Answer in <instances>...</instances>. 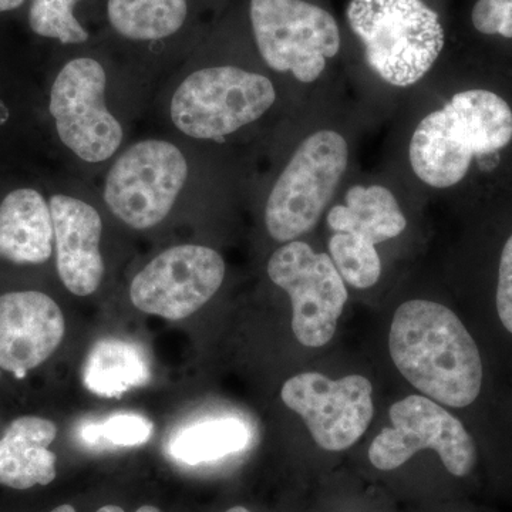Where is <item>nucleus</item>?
<instances>
[{
  "instance_id": "nucleus-1",
  "label": "nucleus",
  "mask_w": 512,
  "mask_h": 512,
  "mask_svg": "<svg viewBox=\"0 0 512 512\" xmlns=\"http://www.w3.org/2000/svg\"><path fill=\"white\" fill-rule=\"evenodd\" d=\"M389 349L399 372L429 399L456 409L476 402L483 384L480 350L447 306L404 302L394 312Z\"/></svg>"
},
{
  "instance_id": "nucleus-2",
  "label": "nucleus",
  "mask_w": 512,
  "mask_h": 512,
  "mask_svg": "<svg viewBox=\"0 0 512 512\" xmlns=\"http://www.w3.org/2000/svg\"><path fill=\"white\" fill-rule=\"evenodd\" d=\"M511 140L510 104L490 90H466L420 121L410 165L424 184L444 190L466 177L474 157L497 153Z\"/></svg>"
},
{
  "instance_id": "nucleus-3",
  "label": "nucleus",
  "mask_w": 512,
  "mask_h": 512,
  "mask_svg": "<svg viewBox=\"0 0 512 512\" xmlns=\"http://www.w3.org/2000/svg\"><path fill=\"white\" fill-rule=\"evenodd\" d=\"M346 18L370 69L394 87L420 82L446 40L439 15L423 0H350Z\"/></svg>"
},
{
  "instance_id": "nucleus-4",
  "label": "nucleus",
  "mask_w": 512,
  "mask_h": 512,
  "mask_svg": "<svg viewBox=\"0 0 512 512\" xmlns=\"http://www.w3.org/2000/svg\"><path fill=\"white\" fill-rule=\"evenodd\" d=\"M275 101L274 83L264 74L237 66L204 67L177 87L170 117L185 136L220 141L264 117Z\"/></svg>"
},
{
  "instance_id": "nucleus-5",
  "label": "nucleus",
  "mask_w": 512,
  "mask_h": 512,
  "mask_svg": "<svg viewBox=\"0 0 512 512\" xmlns=\"http://www.w3.org/2000/svg\"><path fill=\"white\" fill-rule=\"evenodd\" d=\"M349 164V146L338 131L305 138L272 187L265 225L275 241L291 242L318 224Z\"/></svg>"
},
{
  "instance_id": "nucleus-6",
  "label": "nucleus",
  "mask_w": 512,
  "mask_h": 512,
  "mask_svg": "<svg viewBox=\"0 0 512 512\" xmlns=\"http://www.w3.org/2000/svg\"><path fill=\"white\" fill-rule=\"evenodd\" d=\"M188 175L187 157L174 143L161 138L137 141L111 164L104 202L128 227L154 228L173 211Z\"/></svg>"
},
{
  "instance_id": "nucleus-7",
  "label": "nucleus",
  "mask_w": 512,
  "mask_h": 512,
  "mask_svg": "<svg viewBox=\"0 0 512 512\" xmlns=\"http://www.w3.org/2000/svg\"><path fill=\"white\" fill-rule=\"evenodd\" d=\"M249 18L259 55L278 73L312 83L339 53L335 18L305 0H251Z\"/></svg>"
},
{
  "instance_id": "nucleus-8",
  "label": "nucleus",
  "mask_w": 512,
  "mask_h": 512,
  "mask_svg": "<svg viewBox=\"0 0 512 512\" xmlns=\"http://www.w3.org/2000/svg\"><path fill=\"white\" fill-rule=\"evenodd\" d=\"M107 74L93 57L64 64L50 90L49 110L57 136L90 164L110 160L124 140L123 126L106 104Z\"/></svg>"
},
{
  "instance_id": "nucleus-9",
  "label": "nucleus",
  "mask_w": 512,
  "mask_h": 512,
  "mask_svg": "<svg viewBox=\"0 0 512 512\" xmlns=\"http://www.w3.org/2000/svg\"><path fill=\"white\" fill-rule=\"evenodd\" d=\"M268 276L291 298L295 338L308 348L329 343L349 298L329 254H318L298 239L286 242L269 258Z\"/></svg>"
},
{
  "instance_id": "nucleus-10",
  "label": "nucleus",
  "mask_w": 512,
  "mask_h": 512,
  "mask_svg": "<svg viewBox=\"0 0 512 512\" xmlns=\"http://www.w3.org/2000/svg\"><path fill=\"white\" fill-rule=\"evenodd\" d=\"M392 427L383 429L369 448L377 470L402 467L417 451L439 454L448 473L466 477L477 463V447L460 420L429 397L409 396L389 410Z\"/></svg>"
},
{
  "instance_id": "nucleus-11",
  "label": "nucleus",
  "mask_w": 512,
  "mask_h": 512,
  "mask_svg": "<svg viewBox=\"0 0 512 512\" xmlns=\"http://www.w3.org/2000/svg\"><path fill=\"white\" fill-rule=\"evenodd\" d=\"M224 258L202 245H178L161 252L141 269L130 286L138 311L164 319L181 320L201 309L220 291Z\"/></svg>"
},
{
  "instance_id": "nucleus-12",
  "label": "nucleus",
  "mask_w": 512,
  "mask_h": 512,
  "mask_svg": "<svg viewBox=\"0 0 512 512\" xmlns=\"http://www.w3.org/2000/svg\"><path fill=\"white\" fill-rule=\"evenodd\" d=\"M372 394L365 376L332 380L315 372L291 377L281 390L282 402L302 417L326 451L348 450L366 433L375 414Z\"/></svg>"
},
{
  "instance_id": "nucleus-13",
  "label": "nucleus",
  "mask_w": 512,
  "mask_h": 512,
  "mask_svg": "<svg viewBox=\"0 0 512 512\" xmlns=\"http://www.w3.org/2000/svg\"><path fill=\"white\" fill-rule=\"evenodd\" d=\"M64 330L62 309L46 293L0 296V369L23 379L56 352Z\"/></svg>"
},
{
  "instance_id": "nucleus-14",
  "label": "nucleus",
  "mask_w": 512,
  "mask_h": 512,
  "mask_svg": "<svg viewBox=\"0 0 512 512\" xmlns=\"http://www.w3.org/2000/svg\"><path fill=\"white\" fill-rule=\"evenodd\" d=\"M49 205L60 279L73 295H92L104 276L99 211L89 202L64 194L52 195Z\"/></svg>"
},
{
  "instance_id": "nucleus-15",
  "label": "nucleus",
  "mask_w": 512,
  "mask_h": 512,
  "mask_svg": "<svg viewBox=\"0 0 512 512\" xmlns=\"http://www.w3.org/2000/svg\"><path fill=\"white\" fill-rule=\"evenodd\" d=\"M55 244L49 202L33 188L9 192L0 202V258L18 265L49 261Z\"/></svg>"
},
{
  "instance_id": "nucleus-16",
  "label": "nucleus",
  "mask_w": 512,
  "mask_h": 512,
  "mask_svg": "<svg viewBox=\"0 0 512 512\" xmlns=\"http://www.w3.org/2000/svg\"><path fill=\"white\" fill-rule=\"evenodd\" d=\"M57 427L42 417L13 421L0 439V484L15 490L47 485L56 478V454L49 450Z\"/></svg>"
},
{
  "instance_id": "nucleus-17",
  "label": "nucleus",
  "mask_w": 512,
  "mask_h": 512,
  "mask_svg": "<svg viewBox=\"0 0 512 512\" xmlns=\"http://www.w3.org/2000/svg\"><path fill=\"white\" fill-rule=\"evenodd\" d=\"M326 224L332 232L348 234L373 247L399 237L407 228L399 201L383 185H353L345 202L330 208Z\"/></svg>"
},
{
  "instance_id": "nucleus-18",
  "label": "nucleus",
  "mask_w": 512,
  "mask_h": 512,
  "mask_svg": "<svg viewBox=\"0 0 512 512\" xmlns=\"http://www.w3.org/2000/svg\"><path fill=\"white\" fill-rule=\"evenodd\" d=\"M150 379L146 352L128 340H99L83 367V382L97 396L117 399L128 390L146 386Z\"/></svg>"
},
{
  "instance_id": "nucleus-19",
  "label": "nucleus",
  "mask_w": 512,
  "mask_h": 512,
  "mask_svg": "<svg viewBox=\"0 0 512 512\" xmlns=\"http://www.w3.org/2000/svg\"><path fill=\"white\" fill-rule=\"evenodd\" d=\"M187 0H109L107 18L114 32L134 42H158L180 32Z\"/></svg>"
},
{
  "instance_id": "nucleus-20",
  "label": "nucleus",
  "mask_w": 512,
  "mask_h": 512,
  "mask_svg": "<svg viewBox=\"0 0 512 512\" xmlns=\"http://www.w3.org/2000/svg\"><path fill=\"white\" fill-rule=\"evenodd\" d=\"M251 433L238 419H211L192 424L177 434L170 444V453L184 464L208 463L238 453L248 446Z\"/></svg>"
},
{
  "instance_id": "nucleus-21",
  "label": "nucleus",
  "mask_w": 512,
  "mask_h": 512,
  "mask_svg": "<svg viewBox=\"0 0 512 512\" xmlns=\"http://www.w3.org/2000/svg\"><path fill=\"white\" fill-rule=\"evenodd\" d=\"M329 256L338 268L345 284L356 289L372 288L382 275V262L376 247L332 232L328 241Z\"/></svg>"
},
{
  "instance_id": "nucleus-22",
  "label": "nucleus",
  "mask_w": 512,
  "mask_h": 512,
  "mask_svg": "<svg viewBox=\"0 0 512 512\" xmlns=\"http://www.w3.org/2000/svg\"><path fill=\"white\" fill-rule=\"evenodd\" d=\"M80 0H32L30 29L36 35L59 40L63 45H80L89 40V32L80 25L74 8Z\"/></svg>"
},
{
  "instance_id": "nucleus-23",
  "label": "nucleus",
  "mask_w": 512,
  "mask_h": 512,
  "mask_svg": "<svg viewBox=\"0 0 512 512\" xmlns=\"http://www.w3.org/2000/svg\"><path fill=\"white\" fill-rule=\"evenodd\" d=\"M83 440L89 444L107 443L116 447L141 446L153 436V423L141 414L120 413L101 423L84 424Z\"/></svg>"
},
{
  "instance_id": "nucleus-24",
  "label": "nucleus",
  "mask_w": 512,
  "mask_h": 512,
  "mask_svg": "<svg viewBox=\"0 0 512 512\" xmlns=\"http://www.w3.org/2000/svg\"><path fill=\"white\" fill-rule=\"evenodd\" d=\"M471 20L483 35L512 39V0H478Z\"/></svg>"
},
{
  "instance_id": "nucleus-25",
  "label": "nucleus",
  "mask_w": 512,
  "mask_h": 512,
  "mask_svg": "<svg viewBox=\"0 0 512 512\" xmlns=\"http://www.w3.org/2000/svg\"><path fill=\"white\" fill-rule=\"evenodd\" d=\"M497 312L501 323L512 333V235L501 252L498 271Z\"/></svg>"
},
{
  "instance_id": "nucleus-26",
  "label": "nucleus",
  "mask_w": 512,
  "mask_h": 512,
  "mask_svg": "<svg viewBox=\"0 0 512 512\" xmlns=\"http://www.w3.org/2000/svg\"><path fill=\"white\" fill-rule=\"evenodd\" d=\"M23 3H25V0H0V13L18 9Z\"/></svg>"
},
{
  "instance_id": "nucleus-27",
  "label": "nucleus",
  "mask_w": 512,
  "mask_h": 512,
  "mask_svg": "<svg viewBox=\"0 0 512 512\" xmlns=\"http://www.w3.org/2000/svg\"><path fill=\"white\" fill-rule=\"evenodd\" d=\"M96 512H124L123 508L117 507V505H106V507H101L100 510Z\"/></svg>"
},
{
  "instance_id": "nucleus-28",
  "label": "nucleus",
  "mask_w": 512,
  "mask_h": 512,
  "mask_svg": "<svg viewBox=\"0 0 512 512\" xmlns=\"http://www.w3.org/2000/svg\"><path fill=\"white\" fill-rule=\"evenodd\" d=\"M50 512H76V510H74L72 505L63 504V505H60V507H57V508H55V510L50 511Z\"/></svg>"
},
{
  "instance_id": "nucleus-29",
  "label": "nucleus",
  "mask_w": 512,
  "mask_h": 512,
  "mask_svg": "<svg viewBox=\"0 0 512 512\" xmlns=\"http://www.w3.org/2000/svg\"><path fill=\"white\" fill-rule=\"evenodd\" d=\"M136 512H161L158 508L153 505H144V507L138 508Z\"/></svg>"
},
{
  "instance_id": "nucleus-30",
  "label": "nucleus",
  "mask_w": 512,
  "mask_h": 512,
  "mask_svg": "<svg viewBox=\"0 0 512 512\" xmlns=\"http://www.w3.org/2000/svg\"><path fill=\"white\" fill-rule=\"evenodd\" d=\"M225 512H251V511L247 510V508H245V507H234V508H231V510H228Z\"/></svg>"
}]
</instances>
